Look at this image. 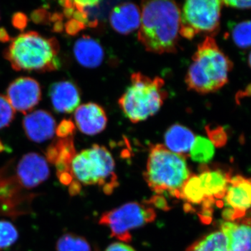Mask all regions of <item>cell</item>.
<instances>
[{
	"mask_svg": "<svg viewBox=\"0 0 251 251\" xmlns=\"http://www.w3.org/2000/svg\"><path fill=\"white\" fill-rule=\"evenodd\" d=\"M251 97V85H248L245 90L242 91V92H239V94H237V100L244 98V97Z\"/></svg>",
	"mask_w": 251,
	"mask_h": 251,
	"instance_id": "37",
	"label": "cell"
},
{
	"mask_svg": "<svg viewBox=\"0 0 251 251\" xmlns=\"http://www.w3.org/2000/svg\"><path fill=\"white\" fill-rule=\"evenodd\" d=\"M47 162L54 165L57 173H72L71 167L74 157L76 155L74 138H59L53 142L46 151Z\"/></svg>",
	"mask_w": 251,
	"mask_h": 251,
	"instance_id": "15",
	"label": "cell"
},
{
	"mask_svg": "<svg viewBox=\"0 0 251 251\" xmlns=\"http://www.w3.org/2000/svg\"><path fill=\"white\" fill-rule=\"evenodd\" d=\"M4 150H6V147L4 146V144H2V143L0 141V152L4 151Z\"/></svg>",
	"mask_w": 251,
	"mask_h": 251,
	"instance_id": "38",
	"label": "cell"
},
{
	"mask_svg": "<svg viewBox=\"0 0 251 251\" xmlns=\"http://www.w3.org/2000/svg\"><path fill=\"white\" fill-rule=\"evenodd\" d=\"M105 251H135L128 244L122 242H115L110 244Z\"/></svg>",
	"mask_w": 251,
	"mask_h": 251,
	"instance_id": "34",
	"label": "cell"
},
{
	"mask_svg": "<svg viewBox=\"0 0 251 251\" xmlns=\"http://www.w3.org/2000/svg\"><path fill=\"white\" fill-rule=\"evenodd\" d=\"M80 183L77 181H73L72 184L69 185V193L72 196H75L77 194L80 190Z\"/></svg>",
	"mask_w": 251,
	"mask_h": 251,
	"instance_id": "35",
	"label": "cell"
},
{
	"mask_svg": "<svg viewBox=\"0 0 251 251\" xmlns=\"http://www.w3.org/2000/svg\"><path fill=\"white\" fill-rule=\"evenodd\" d=\"M156 213L151 206L138 202H129L105 213L99 224L106 226L112 237L124 242L131 240L130 231L152 222Z\"/></svg>",
	"mask_w": 251,
	"mask_h": 251,
	"instance_id": "8",
	"label": "cell"
},
{
	"mask_svg": "<svg viewBox=\"0 0 251 251\" xmlns=\"http://www.w3.org/2000/svg\"><path fill=\"white\" fill-rule=\"evenodd\" d=\"M130 85L119 99L126 117L133 123L145 121L159 111L168 97L161 77H150L141 73L130 77Z\"/></svg>",
	"mask_w": 251,
	"mask_h": 251,
	"instance_id": "5",
	"label": "cell"
},
{
	"mask_svg": "<svg viewBox=\"0 0 251 251\" xmlns=\"http://www.w3.org/2000/svg\"><path fill=\"white\" fill-rule=\"evenodd\" d=\"M74 54L77 62L86 68L99 67L104 58V51L100 44L93 38L86 35L75 41Z\"/></svg>",
	"mask_w": 251,
	"mask_h": 251,
	"instance_id": "17",
	"label": "cell"
},
{
	"mask_svg": "<svg viewBox=\"0 0 251 251\" xmlns=\"http://www.w3.org/2000/svg\"><path fill=\"white\" fill-rule=\"evenodd\" d=\"M196 136L192 130L181 125H174L165 133V145L172 152L186 156L190 152Z\"/></svg>",
	"mask_w": 251,
	"mask_h": 251,
	"instance_id": "20",
	"label": "cell"
},
{
	"mask_svg": "<svg viewBox=\"0 0 251 251\" xmlns=\"http://www.w3.org/2000/svg\"><path fill=\"white\" fill-rule=\"evenodd\" d=\"M209 139L214 145V147L224 146L227 143V135L225 131L224 128L221 126L214 127L212 128H207Z\"/></svg>",
	"mask_w": 251,
	"mask_h": 251,
	"instance_id": "28",
	"label": "cell"
},
{
	"mask_svg": "<svg viewBox=\"0 0 251 251\" xmlns=\"http://www.w3.org/2000/svg\"><path fill=\"white\" fill-rule=\"evenodd\" d=\"M57 251H91L90 244L85 238L75 234H63L56 244Z\"/></svg>",
	"mask_w": 251,
	"mask_h": 251,
	"instance_id": "24",
	"label": "cell"
},
{
	"mask_svg": "<svg viewBox=\"0 0 251 251\" xmlns=\"http://www.w3.org/2000/svg\"><path fill=\"white\" fill-rule=\"evenodd\" d=\"M232 38L237 47L242 49L251 48V21L236 24L232 29Z\"/></svg>",
	"mask_w": 251,
	"mask_h": 251,
	"instance_id": "25",
	"label": "cell"
},
{
	"mask_svg": "<svg viewBox=\"0 0 251 251\" xmlns=\"http://www.w3.org/2000/svg\"><path fill=\"white\" fill-rule=\"evenodd\" d=\"M115 167L110 151L103 146L94 145L76 153L71 171L80 184L103 186L104 192L110 193L117 184Z\"/></svg>",
	"mask_w": 251,
	"mask_h": 251,
	"instance_id": "6",
	"label": "cell"
},
{
	"mask_svg": "<svg viewBox=\"0 0 251 251\" xmlns=\"http://www.w3.org/2000/svg\"><path fill=\"white\" fill-rule=\"evenodd\" d=\"M180 10L174 1H144L138 40L146 50L156 54L173 53L179 41Z\"/></svg>",
	"mask_w": 251,
	"mask_h": 251,
	"instance_id": "1",
	"label": "cell"
},
{
	"mask_svg": "<svg viewBox=\"0 0 251 251\" xmlns=\"http://www.w3.org/2000/svg\"><path fill=\"white\" fill-rule=\"evenodd\" d=\"M190 204H202L206 198L201 187V181L198 175H191L186 181L181 191V196Z\"/></svg>",
	"mask_w": 251,
	"mask_h": 251,
	"instance_id": "23",
	"label": "cell"
},
{
	"mask_svg": "<svg viewBox=\"0 0 251 251\" xmlns=\"http://www.w3.org/2000/svg\"><path fill=\"white\" fill-rule=\"evenodd\" d=\"M16 176L20 184L25 190H32L49 179V166L46 158L39 153H26L18 162Z\"/></svg>",
	"mask_w": 251,
	"mask_h": 251,
	"instance_id": "10",
	"label": "cell"
},
{
	"mask_svg": "<svg viewBox=\"0 0 251 251\" xmlns=\"http://www.w3.org/2000/svg\"><path fill=\"white\" fill-rule=\"evenodd\" d=\"M192 59L185 79L190 90L200 94L213 93L228 82L233 64L212 36H206Z\"/></svg>",
	"mask_w": 251,
	"mask_h": 251,
	"instance_id": "3",
	"label": "cell"
},
{
	"mask_svg": "<svg viewBox=\"0 0 251 251\" xmlns=\"http://www.w3.org/2000/svg\"><path fill=\"white\" fill-rule=\"evenodd\" d=\"M75 131V125L71 120H63L57 126L55 133L59 138H67L73 137Z\"/></svg>",
	"mask_w": 251,
	"mask_h": 251,
	"instance_id": "29",
	"label": "cell"
},
{
	"mask_svg": "<svg viewBox=\"0 0 251 251\" xmlns=\"http://www.w3.org/2000/svg\"><path fill=\"white\" fill-rule=\"evenodd\" d=\"M18 229L12 223L0 220V251L11 247L18 239Z\"/></svg>",
	"mask_w": 251,
	"mask_h": 251,
	"instance_id": "26",
	"label": "cell"
},
{
	"mask_svg": "<svg viewBox=\"0 0 251 251\" xmlns=\"http://www.w3.org/2000/svg\"><path fill=\"white\" fill-rule=\"evenodd\" d=\"M4 50V58L15 71L46 73L58 70L59 44L35 31L22 33L11 39Z\"/></svg>",
	"mask_w": 251,
	"mask_h": 251,
	"instance_id": "2",
	"label": "cell"
},
{
	"mask_svg": "<svg viewBox=\"0 0 251 251\" xmlns=\"http://www.w3.org/2000/svg\"><path fill=\"white\" fill-rule=\"evenodd\" d=\"M6 97L15 111L27 115L41 101L42 91L35 79L20 77L8 86Z\"/></svg>",
	"mask_w": 251,
	"mask_h": 251,
	"instance_id": "9",
	"label": "cell"
},
{
	"mask_svg": "<svg viewBox=\"0 0 251 251\" xmlns=\"http://www.w3.org/2000/svg\"><path fill=\"white\" fill-rule=\"evenodd\" d=\"M14 118V109L6 97L0 94V129L9 126Z\"/></svg>",
	"mask_w": 251,
	"mask_h": 251,
	"instance_id": "27",
	"label": "cell"
},
{
	"mask_svg": "<svg viewBox=\"0 0 251 251\" xmlns=\"http://www.w3.org/2000/svg\"><path fill=\"white\" fill-rule=\"evenodd\" d=\"M23 127L28 139L42 143L53 138L57 124L52 114L39 110L25 115L23 120Z\"/></svg>",
	"mask_w": 251,
	"mask_h": 251,
	"instance_id": "12",
	"label": "cell"
},
{
	"mask_svg": "<svg viewBox=\"0 0 251 251\" xmlns=\"http://www.w3.org/2000/svg\"><path fill=\"white\" fill-rule=\"evenodd\" d=\"M215 147L209 138L205 137H196L189 155L193 161L200 163H209L214 158Z\"/></svg>",
	"mask_w": 251,
	"mask_h": 251,
	"instance_id": "22",
	"label": "cell"
},
{
	"mask_svg": "<svg viewBox=\"0 0 251 251\" xmlns=\"http://www.w3.org/2000/svg\"><path fill=\"white\" fill-rule=\"evenodd\" d=\"M186 251H230L227 237L221 230L211 232L186 249Z\"/></svg>",
	"mask_w": 251,
	"mask_h": 251,
	"instance_id": "21",
	"label": "cell"
},
{
	"mask_svg": "<svg viewBox=\"0 0 251 251\" xmlns=\"http://www.w3.org/2000/svg\"><path fill=\"white\" fill-rule=\"evenodd\" d=\"M9 33L4 27H0V42L6 43L11 41Z\"/></svg>",
	"mask_w": 251,
	"mask_h": 251,
	"instance_id": "36",
	"label": "cell"
},
{
	"mask_svg": "<svg viewBox=\"0 0 251 251\" xmlns=\"http://www.w3.org/2000/svg\"><path fill=\"white\" fill-rule=\"evenodd\" d=\"M75 126L85 135L101 133L108 123V117L101 106L95 103L82 104L74 112Z\"/></svg>",
	"mask_w": 251,
	"mask_h": 251,
	"instance_id": "14",
	"label": "cell"
},
{
	"mask_svg": "<svg viewBox=\"0 0 251 251\" xmlns=\"http://www.w3.org/2000/svg\"><path fill=\"white\" fill-rule=\"evenodd\" d=\"M223 1L189 0L180 13L179 35L193 39L201 34L217 32L220 27Z\"/></svg>",
	"mask_w": 251,
	"mask_h": 251,
	"instance_id": "7",
	"label": "cell"
},
{
	"mask_svg": "<svg viewBox=\"0 0 251 251\" xmlns=\"http://www.w3.org/2000/svg\"><path fill=\"white\" fill-rule=\"evenodd\" d=\"M206 199L223 200L230 177L221 170H205L198 175Z\"/></svg>",
	"mask_w": 251,
	"mask_h": 251,
	"instance_id": "18",
	"label": "cell"
},
{
	"mask_svg": "<svg viewBox=\"0 0 251 251\" xmlns=\"http://www.w3.org/2000/svg\"><path fill=\"white\" fill-rule=\"evenodd\" d=\"M249 66H250V67L251 68V52L250 54H249Z\"/></svg>",
	"mask_w": 251,
	"mask_h": 251,
	"instance_id": "39",
	"label": "cell"
},
{
	"mask_svg": "<svg viewBox=\"0 0 251 251\" xmlns=\"http://www.w3.org/2000/svg\"><path fill=\"white\" fill-rule=\"evenodd\" d=\"M220 230L227 237L230 251H251V223L225 221Z\"/></svg>",
	"mask_w": 251,
	"mask_h": 251,
	"instance_id": "19",
	"label": "cell"
},
{
	"mask_svg": "<svg viewBox=\"0 0 251 251\" xmlns=\"http://www.w3.org/2000/svg\"><path fill=\"white\" fill-rule=\"evenodd\" d=\"M11 22L16 29L22 31L27 26L28 17L22 12H16L13 15Z\"/></svg>",
	"mask_w": 251,
	"mask_h": 251,
	"instance_id": "32",
	"label": "cell"
},
{
	"mask_svg": "<svg viewBox=\"0 0 251 251\" xmlns=\"http://www.w3.org/2000/svg\"><path fill=\"white\" fill-rule=\"evenodd\" d=\"M52 14L44 8L34 10L31 14V18L36 24L49 25L50 24V19Z\"/></svg>",
	"mask_w": 251,
	"mask_h": 251,
	"instance_id": "30",
	"label": "cell"
},
{
	"mask_svg": "<svg viewBox=\"0 0 251 251\" xmlns=\"http://www.w3.org/2000/svg\"><path fill=\"white\" fill-rule=\"evenodd\" d=\"M112 27L121 34H129L140 27L141 11L133 3H124L115 6L110 16Z\"/></svg>",
	"mask_w": 251,
	"mask_h": 251,
	"instance_id": "16",
	"label": "cell"
},
{
	"mask_svg": "<svg viewBox=\"0 0 251 251\" xmlns=\"http://www.w3.org/2000/svg\"><path fill=\"white\" fill-rule=\"evenodd\" d=\"M191 175L186 156L172 152L163 145L151 147L145 178L157 194L168 193L180 198L183 186Z\"/></svg>",
	"mask_w": 251,
	"mask_h": 251,
	"instance_id": "4",
	"label": "cell"
},
{
	"mask_svg": "<svg viewBox=\"0 0 251 251\" xmlns=\"http://www.w3.org/2000/svg\"><path fill=\"white\" fill-rule=\"evenodd\" d=\"M223 4L238 9H251V1H224Z\"/></svg>",
	"mask_w": 251,
	"mask_h": 251,
	"instance_id": "33",
	"label": "cell"
},
{
	"mask_svg": "<svg viewBox=\"0 0 251 251\" xmlns=\"http://www.w3.org/2000/svg\"><path fill=\"white\" fill-rule=\"evenodd\" d=\"M86 26L83 23L79 22L75 19H69V21L64 24V29L69 35L75 36L81 30L85 29Z\"/></svg>",
	"mask_w": 251,
	"mask_h": 251,
	"instance_id": "31",
	"label": "cell"
},
{
	"mask_svg": "<svg viewBox=\"0 0 251 251\" xmlns=\"http://www.w3.org/2000/svg\"><path fill=\"white\" fill-rule=\"evenodd\" d=\"M223 200L226 208L233 210L239 219L244 217L251 208V179L242 175L230 177Z\"/></svg>",
	"mask_w": 251,
	"mask_h": 251,
	"instance_id": "11",
	"label": "cell"
},
{
	"mask_svg": "<svg viewBox=\"0 0 251 251\" xmlns=\"http://www.w3.org/2000/svg\"><path fill=\"white\" fill-rule=\"evenodd\" d=\"M49 95L52 108L58 113H71L80 105V90L72 81L54 82L50 86Z\"/></svg>",
	"mask_w": 251,
	"mask_h": 251,
	"instance_id": "13",
	"label": "cell"
}]
</instances>
